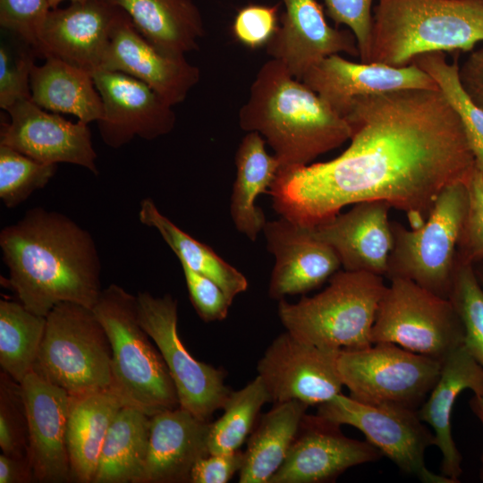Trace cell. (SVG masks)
Returning <instances> with one entry per match:
<instances>
[{
    "instance_id": "1",
    "label": "cell",
    "mask_w": 483,
    "mask_h": 483,
    "mask_svg": "<svg viewBox=\"0 0 483 483\" xmlns=\"http://www.w3.org/2000/svg\"><path fill=\"white\" fill-rule=\"evenodd\" d=\"M344 118L351 143L341 155L279 170L267 193L280 216L313 227L345 206L384 200L418 227L442 191L475 170L460 116L440 89L359 97Z\"/></svg>"
},
{
    "instance_id": "2",
    "label": "cell",
    "mask_w": 483,
    "mask_h": 483,
    "mask_svg": "<svg viewBox=\"0 0 483 483\" xmlns=\"http://www.w3.org/2000/svg\"><path fill=\"white\" fill-rule=\"evenodd\" d=\"M4 285L30 311L47 317L61 302L92 309L101 264L92 235L67 216L34 208L0 232Z\"/></svg>"
},
{
    "instance_id": "3",
    "label": "cell",
    "mask_w": 483,
    "mask_h": 483,
    "mask_svg": "<svg viewBox=\"0 0 483 483\" xmlns=\"http://www.w3.org/2000/svg\"><path fill=\"white\" fill-rule=\"evenodd\" d=\"M238 119L243 131L265 139L280 170L309 165L343 145L352 133L344 117L274 58L258 70Z\"/></svg>"
},
{
    "instance_id": "4",
    "label": "cell",
    "mask_w": 483,
    "mask_h": 483,
    "mask_svg": "<svg viewBox=\"0 0 483 483\" xmlns=\"http://www.w3.org/2000/svg\"><path fill=\"white\" fill-rule=\"evenodd\" d=\"M483 42V0H377L366 63L406 66Z\"/></svg>"
},
{
    "instance_id": "5",
    "label": "cell",
    "mask_w": 483,
    "mask_h": 483,
    "mask_svg": "<svg viewBox=\"0 0 483 483\" xmlns=\"http://www.w3.org/2000/svg\"><path fill=\"white\" fill-rule=\"evenodd\" d=\"M112 350L109 389L124 406L148 416L180 406L166 364L142 328L137 296L112 284L92 308Z\"/></svg>"
},
{
    "instance_id": "6",
    "label": "cell",
    "mask_w": 483,
    "mask_h": 483,
    "mask_svg": "<svg viewBox=\"0 0 483 483\" xmlns=\"http://www.w3.org/2000/svg\"><path fill=\"white\" fill-rule=\"evenodd\" d=\"M384 276L361 271H337L319 293L296 303L280 300L277 313L285 330L298 339L335 350L372 344L371 330L386 289Z\"/></svg>"
},
{
    "instance_id": "7",
    "label": "cell",
    "mask_w": 483,
    "mask_h": 483,
    "mask_svg": "<svg viewBox=\"0 0 483 483\" xmlns=\"http://www.w3.org/2000/svg\"><path fill=\"white\" fill-rule=\"evenodd\" d=\"M46 318L32 371L71 396L109 388L111 345L92 309L61 302Z\"/></svg>"
},
{
    "instance_id": "8",
    "label": "cell",
    "mask_w": 483,
    "mask_h": 483,
    "mask_svg": "<svg viewBox=\"0 0 483 483\" xmlns=\"http://www.w3.org/2000/svg\"><path fill=\"white\" fill-rule=\"evenodd\" d=\"M468 202L467 182H457L442 191L421 225L406 228L391 222L393 248L386 276L410 279L448 299Z\"/></svg>"
},
{
    "instance_id": "9",
    "label": "cell",
    "mask_w": 483,
    "mask_h": 483,
    "mask_svg": "<svg viewBox=\"0 0 483 483\" xmlns=\"http://www.w3.org/2000/svg\"><path fill=\"white\" fill-rule=\"evenodd\" d=\"M389 281L378 303L372 343H394L441 362L463 344V327L449 299L410 279Z\"/></svg>"
},
{
    "instance_id": "10",
    "label": "cell",
    "mask_w": 483,
    "mask_h": 483,
    "mask_svg": "<svg viewBox=\"0 0 483 483\" xmlns=\"http://www.w3.org/2000/svg\"><path fill=\"white\" fill-rule=\"evenodd\" d=\"M442 362L391 343L343 350L337 369L352 399L418 410L435 386Z\"/></svg>"
},
{
    "instance_id": "11",
    "label": "cell",
    "mask_w": 483,
    "mask_h": 483,
    "mask_svg": "<svg viewBox=\"0 0 483 483\" xmlns=\"http://www.w3.org/2000/svg\"><path fill=\"white\" fill-rule=\"evenodd\" d=\"M317 414L337 425L356 428L402 471L421 482L453 483L427 468L425 452L435 445L434 434L416 410L368 404L339 394L318 405Z\"/></svg>"
},
{
    "instance_id": "12",
    "label": "cell",
    "mask_w": 483,
    "mask_h": 483,
    "mask_svg": "<svg viewBox=\"0 0 483 483\" xmlns=\"http://www.w3.org/2000/svg\"><path fill=\"white\" fill-rule=\"evenodd\" d=\"M138 315L142 328L159 350L175 386L180 406L208 420L225 406L231 389L221 369L192 357L178 335L177 300L148 292H138Z\"/></svg>"
},
{
    "instance_id": "13",
    "label": "cell",
    "mask_w": 483,
    "mask_h": 483,
    "mask_svg": "<svg viewBox=\"0 0 483 483\" xmlns=\"http://www.w3.org/2000/svg\"><path fill=\"white\" fill-rule=\"evenodd\" d=\"M339 352L301 341L286 330L276 336L257 365L271 402L320 405L341 394Z\"/></svg>"
},
{
    "instance_id": "14",
    "label": "cell",
    "mask_w": 483,
    "mask_h": 483,
    "mask_svg": "<svg viewBox=\"0 0 483 483\" xmlns=\"http://www.w3.org/2000/svg\"><path fill=\"white\" fill-rule=\"evenodd\" d=\"M91 74L103 104L98 129L108 147L119 148L135 137L152 140L174 128L173 106L148 84L117 71L98 69Z\"/></svg>"
},
{
    "instance_id": "15",
    "label": "cell",
    "mask_w": 483,
    "mask_h": 483,
    "mask_svg": "<svg viewBox=\"0 0 483 483\" xmlns=\"http://www.w3.org/2000/svg\"><path fill=\"white\" fill-rule=\"evenodd\" d=\"M1 123L0 145L47 164L67 163L98 174L89 124L47 112L30 98L16 102Z\"/></svg>"
},
{
    "instance_id": "16",
    "label": "cell",
    "mask_w": 483,
    "mask_h": 483,
    "mask_svg": "<svg viewBox=\"0 0 483 483\" xmlns=\"http://www.w3.org/2000/svg\"><path fill=\"white\" fill-rule=\"evenodd\" d=\"M340 425L305 414L288 454L269 483H321L383 454L373 445L347 437Z\"/></svg>"
},
{
    "instance_id": "17",
    "label": "cell",
    "mask_w": 483,
    "mask_h": 483,
    "mask_svg": "<svg viewBox=\"0 0 483 483\" xmlns=\"http://www.w3.org/2000/svg\"><path fill=\"white\" fill-rule=\"evenodd\" d=\"M263 233L275 258L268 285V295L274 300L314 290L342 267L336 252L313 227L280 216L267 221Z\"/></svg>"
},
{
    "instance_id": "18",
    "label": "cell",
    "mask_w": 483,
    "mask_h": 483,
    "mask_svg": "<svg viewBox=\"0 0 483 483\" xmlns=\"http://www.w3.org/2000/svg\"><path fill=\"white\" fill-rule=\"evenodd\" d=\"M28 424L27 459L34 479H72L66 430L72 396L31 371L20 384Z\"/></svg>"
},
{
    "instance_id": "19",
    "label": "cell",
    "mask_w": 483,
    "mask_h": 483,
    "mask_svg": "<svg viewBox=\"0 0 483 483\" xmlns=\"http://www.w3.org/2000/svg\"><path fill=\"white\" fill-rule=\"evenodd\" d=\"M301 81L343 117L359 97L409 89H439L435 80L414 63L401 67L354 63L338 54L315 64Z\"/></svg>"
},
{
    "instance_id": "20",
    "label": "cell",
    "mask_w": 483,
    "mask_h": 483,
    "mask_svg": "<svg viewBox=\"0 0 483 483\" xmlns=\"http://www.w3.org/2000/svg\"><path fill=\"white\" fill-rule=\"evenodd\" d=\"M120 12L103 0L51 8L39 34L38 55L56 58L92 73L102 66Z\"/></svg>"
},
{
    "instance_id": "21",
    "label": "cell",
    "mask_w": 483,
    "mask_h": 483,
    "mask_svg": "<svg viewBox=\"0 0 483 483\" xmlns=\"http://www.w3.org/2000/svg\"><path fill=\"white\" fill-rule=\"evenodd\" d=\"M100 69L121 72L143 81L173 106L182 103L200 79L199 69L185 55L158 50L123 10L112 28Z\"/></svg>"
},
{
    "instance_id": "22",
    "label": "cell",
    "mask_w": 483,
    "mask_h": 483,
    "mask_svg": "<svg viewBox=\"0 0 483 483\" xmlns=\"http://www.w3.org/2000/svg\"><path fill=\"white\" fill-rule=\"evenodd\" d=\"M285 12L279 27L267 43V53L283 63L298 80L324 58L345 53L359 56L351 30L328 25L323 8L316 0H282Z\"/></svg>"
},
{
    "instance_id": "23",
    "label": "cell",
    "mask_w": 483,
    "mask_h": 483,
    "mask_svg": "<svg viewBox=\"0 0 483 483\" xmlns=\"http://www.w3.org/2000/svg\"><path fill=\"white\" fill-rule=\"evenodd\" d=\"M391 208L384 200L358 202L313 228L336 252L344 270L386 276L393 248Z\"/></svg>"
},
{
    "instance_id": "24",
    "label": "cell",
    "mask_w": 483,
    "mask_h": 483,
    "mask_svg": "<svg viewBox=\"0 0 483 483\" xmlns=\"http://www.w3.org/2000/svg\"><path fill=\"white\" fill-rule=\"evenodd\" d=\"M210 423L181 406L151 416L141 483L190 482L196 462L209 454Z\"/></svg>"
},
{
    "instance_id": "25",
    "label": "cell",
    "mask_w": 483,
    "mask_h": 483,
    "mask_svg": "<svg viewBox=\"0 0 483 483\" xmlns=\"http://www.w3.org/2000/svg\"><path fill=\"white\" fill-rule=\"evenodd\" d=\"M466 389L483 395V367L462 344L442 361L435 386L417 410L420 420L433 429L434 445L442 455L440 474L453 483L462 473V456L453 438L451 417L455 400Z\"/></svg>"
},
{
    "instance_id": "26",
    "label": "cell",
    "mask_w": 483,
    "mask_h": 483,
    "mask_svg": "<svg viewBox=\"0 0 483 483\" xmlns=\"http://www.w3.org/2000/svg\"><path fill=\"white\" fill-rule=\"evenodd\" d=\"M123 10L140 33L161 52L185 55L198 49L205 29L192 0H103Z\"/></svg>"
},
{
    "instance_id": "27",
    "label": "cell",
    "mask_w": 483,
    "mask_h": 483,
    "mask_svg": "<svg viewBox=\"0 0 483 483\" xmlns=\"http://www.w3.org/2000/svg\"><path fill=\"white\" fill-rule=\"evenodd\" d=\"M265 139L256 131L242 138L235 153L236 177L230 199V215L236 230L255 242L267 224L256 200L267 193L280 170V163L266 149Z\"/></svg>"
},
{
    "instance_id": "28",
    "label": "cell",
    "mask_w": 483,
    "mask_h": 483,
    "mask_svg": "<svg viewBox=\"0 0 483 483\" xmlns=\"http://www.w3.org/2000/svg\"><path fill=\"white\" fill-rule=\"evenodd\" d=\"M123 406L109 388L72 396L66 430L72 479L93 482L105 437Z\"/></svg>"
},
{
    "instance_id": "29",
    "label": "cell",
    "mask_w": 483,
    "mask_h": 483,
    "mask_svg": "<svg viewBox=\"0 0 483 483\" xmlns=\"http://www.w3.org/2000/svg\"><path fill=\"white\" fill-rule=\"evenodd\" d=\"M31 100L56 114H70L89 124L103 114L101 97L89 72L48 57L30 74Z\"/></svg>"
},
{
    "instance_id": "30",
    "label": "cell",
    "mask_w": 483,
    "mask_h": 483,
    "mask_svg": "<svg viewBox=\"0 0 483 483\" xmlns=\"http://www.w3.org/2000/svg\"><path fill=\"white\" fill-rule=\"evenodd\" d=\"M308 405L300 401L274 403L250 434L240 483H269L284 463Z\"/></svg>"
},
{
    "instance_id": "31",
    "label": "cell",
    "mask_w": 483,
    "mask_h": 483,
    "mask_svg": "<svg viewBox=\"0 0 483 483\" xmlns=\"http://www.w3.org/2000/svg\"><path fill=\"white\" fill-rule=\"evenodd\" d=\"M150 416L123 406L113 419L99 454L94 483H141Z\"/></svg>"
},
{
    "instance_id": "32",
    "label": "cell",
    "mask_w": 483,
    "mask_h": 483,
    "mask_svg": "<svg viewBox=\"0 0 483 483\" xmlns=\"http://www.w3.org/2000/svg\"><path fill=\"white\" fill-rule=\"evenodd\" d=\"M139 220L157 231L181 263L216 282L232 303L238 294L247 290L249 283L242 272L210 247L180 229L158 210L150 198L140 201Z\"/></svg>"
},
{
    "instance_id": "33",
    "label": "cell",
    "mask_w": 483,
    "mask_h": 483,
    "mask_svg": "<svg viewBox=\"0 0 483 483\" xmlns=\"http://www.w3.org/2000/svg\"><path fill=\"white\" fill-rule=\"evenodd\" d=\"M46 322L20 301H0V365L18 384L32 371Z\"/></svg>"
},
{
    "instance_id": "34",
    "label": "cell",
    "mask_w": 483,
    "mask_h": 483,
    "mask_svg": "<svg viewBox=\"0 0 483 483\" xmlns=\"http://www.w3.org/2000/svg\"><path fill=\"white\" fill-rule=\"evenodd\" d=\"M267 402H271L270 396L258 375L242 389L232 391L222 409V416L210 423L209 454L239 450L253 430L259 411Z\"/></svg>"
},
{
    "instance_id": "35",
    "label": "cell",
    "mask_w": 483,
    "mask_h": 483,
    "mask_svg": "<svg viewBox=\"0 0 483 483\" xmlns=\"http://www.w3.org/2000/svg\"><path fill=\"white\" fill-rule=\"evenodd\" d=\"M428 73L460 116L475 160V168L483 175V110L463 90L457 59L448 63L444 52L418 55L412 61Z\"/></svg>"
},
{
    "instance_id": "36",
    "label": "cell",
    "mask_w": 483,
    "mask_h": 483,
    "mask_svg": "<svg viewBox=\"0 0 483 483\" xmlns=\"http://www.w3.org/2000/svg\"><path fill=\"white\" fill-rule=\"evenodd\" d=\"M448 299L463 327V345L483 367V288L471 264L458 257Z\"/></svg>"
},
{
    "instance_id": "37",
    "label": "cell",
    "mask_w": 483,
    "mask_h": 483,
    "mask_svg": "<svg viewBox=\"0 0 483 483\" xmlns=\"http://www.w3.org/2000/svg\"><path fill=\"white\" fill-rule=\"evenodd\" d=\"M56 164L35 160L13 148L0 145V199L8 208L25 201L53 178Z\"/></svg>"
},
{
    "instance_id": "38",
    "label": "cell",
    "mask_w": 483,
    "mask_h": 483,
    "mask_svg": "<svg viewBox=\"0 0 483 483\" xmlns=\"http://www.w3.org/2000/svg\"><path fill=\"white\" fill-rule=\"evenodd\" d=\"M13 37L12 43L2 40L0 45V107L4 111L20 100L31 99L30 74L38 55L30 44Z\"/></svg>"
},
{
    "instance_id": "39",
    "label": "cell",
    "mask_w": 483,
    "mask_h": 483,
    "mask_svg": "<svg viewBox=\"0 0 483 483\" xmlns=\"http://www.w3.org/2000/svg\"><path fill=\"white\" fill-rule=\"evenodd\" d=\"M0 447L9 456L27 459L28 424L21 385L5 373L1 374Z\"/></svg>"
},
{
    "instance_id": "40",
    "label": "cell",
    "mask_w": 483,
    "mask_h": 483,
    "mask_svg": "<svg viewBox=\"0 0 483 483\" xmlns=\"http://www.w3.org/2000/svg\"><path fill=\"white\" fill-rule=\"evenodd\" d=\"M50 10L48 0H0V26L37 52L39 34Z\"/></svg>"
},
{
    "instance_id": "41",
    "label": "cell",
    "mask_w": 483,
    "mask_h": 483,
    "mask_svg": "<svg viewBox=\"0 0 483 483\" xmlns=\"http://www.w3.org/2000/svg\"><path fill=\"white\" fill-rule=\"evenodd\" d=\"M280 4H250L241 8L233 22L235 38L250 48L267 46L279 27Z\"/></svg>"
},
{
    "instance_id": "42",
    "label": "cell",
    "mask_w": 483,
    "mask_h": 483,
    "mask_svg": "<svg viewBox=\"0 0 483 483\" xmlns=\"http://www.w3.org/2000/svg\"><path fill=\"white\" fill-rule=\"evenodd\" d=\"M469 202L458 248L457 257L471 264L483 259V175L475 168L467 182Z\"/></svg>"
},
{
    "instance_id": "43",
    "label": "cell",
    "mask_w": 483,
    "mask_h": 483,
    "mask_svg": "<svg viewBox=\"0 0 483 483\" xmlns=\"http://www.w3.org/2000/svg\"><path fill=\"white\" fill-rule=\"evenodd\" d=\"M191 301L205 322L224 320L232 302L222 288L209 277L181 263Z\"/></svg>"
},
{
    "instance_id": "44",
    "label": "cell",
    "mask_w": 483,
    "mask_h": 483,
    "mask_svg": "<svg viewBox=\"0 0 483 483\" xmlns=\"http://www.w3.org/2000/svg\"><path fill=\"white\" fill-rule=\"evenodd\" d=\"M326 14L336 25L344 24L354 35L360 62L366 63L370 38L373 15V0H324Z\"/></svg>"
},
{
    "instance_id": "45",
    "label": "cell",
    "mask_w": 483,
    "mask_h": 483,
    "mask_svg": "<svg viewBox=\"0 0 483 483\" xmlns=\"http://www.w3.org/2000/svg\"><path fill=\"white\" fill-rule=\"evenodd\" d=\"M244 464V452L240 449L228 453L208 454L194 465L191 483H227Z\"/></svg>"
},
{
    "instance_id": "46",
    "label": "cell",
    "mask_w": 483,
    "mask_h": 483,
    "mask_svg": "<svg viewBox=\"0 0 483 483\" xmlns=\"http://www.w3.org/2000/svg\"><path fill=\"white\" fill-rule=\"evenodd\" d=\"M461 85L470 100L483 110V46L459 66Z\"/></svg>"
},
{
    "instance_id": "47",
    "label": "cell",
    "mask_w": 483,
    "mask_h": 483,
    "mask_svg": "<svg viewBox=\"0 0 483 483\" xmlns=\"http://www.w3.org/2000/svg\"><path fill=\"white\" fill-rule=\"evenodd\" d=\"M34 479L27 459L0 455V483H21Z\"/></svg>"
},
{
    "instance_id": "48",
    "label": "cell",
    "mask_w": 483,
    "mask_h": 483,
    "mask_svg": "<svg viewBox=\"0 0 483 483\" xmlns=\"http://www.w3.org/2000/svg\"><path fill=\"white\" fill-rule=\"evenodd\" d=\"M469 403L472 412L479 419L483 427V395L474 394ZM479 479L483 481V451L480 457Z\"/></svg>"
},
{
    "instance_id": "49",
    "label": "cell",
    "mask_w": 483,
    "mask_h": 483,
    "mask_svg": "<svg viewBox=\"0 0 483 483\" xmlns=\"http://www.w3.org/2000/svg\"><path fill=\"white\" fill-rule=\"evenodd\" d=\"M64 1H69L71 3L82 0H48L51 8H57L58 5Z\"/></svg>"
},
{
    "instance_id": "50",
    "label": "cell",
    "mask_w": 483,
    "mask_h": 483,
    "mask_svg": "<svg viewBox=\"0 0 483 483\" xmlns=\"http://www.w3.org/2000/svg\"><path fill=\"white\" fill-rule=\"evenodd\" d=\"M476 275H477V274H476ZM477 277H478V279H479V281L480 285H481L482 288H483V273L480 275V276H479V275H477Z\"/></svg>"
}]
</instances>
